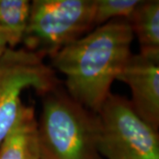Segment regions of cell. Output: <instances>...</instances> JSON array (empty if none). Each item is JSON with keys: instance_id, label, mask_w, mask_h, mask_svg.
<instances>
[{"instance_id": "cell-1", "label": "cell", "mask_w": 159, "mask_h": 159, "mask_svg": "<svg viewBox=\"0 0 159 159\" xmlns=\"http://www.w3.org/2000/svg\"><path fill=\"white\" fill-rule=\"evenodd\" d=\"M134 39L127 20H113L58 51L51 58L52 68L66 76L69 95L97 113L133 54Z\"/></svg>"}, {"instance_id": "cell-2", "label": "cell", "mask_w": 159, "mask_h": 159, "mask_svg": "<svg viewBox=\"0 0 159 159\" xmlns=\"http://www.w3.org/2000/svg\"><path fill=\"white\" fill-rule=\"evenodd\" d=\"M41 97L39 159H103L98 151V114L74 100L61 83Z\"/></svg>"}, {"instance_id": "cell-3", "label": "cell", "mask_w": 159, "mask_h": 159, "mask_svg": "<svg viewBox=\"0 0 159 159\" xmlns=\"http://www.w3.org/2000/svg\"><path fill=\"white\" fill-rule=\"evenodd\" d=\"M93 29V0H34L23 48L51 58Z\"/></svg>"}, {"instance_id": "cell-4", "label": "cell", "mask_w": 159, "mask_h": 159, "mask_svg": "<svg viewBox=\"0 0 159 159\" xmlns=\"http://www.w3.org/2000/svg\"><path fill=\"white\" fill-rule=\"evenodd\" d=\"M103 159H159L158 131L143 121L125 97L111 93L97 112Z\"/></svg>"}, {"instance_id": "cell-5", "label": "cell", "mask_w": 159, "mask_h": 159, "mask_svg": "<svg viewBox=\"0 0 159 159\" xmlns=\"http://www.w3.org/2000/svg\"><path fill=\"white\" fill-rule=\"evenodd\" d=\"M44 57L24 48L9 49L0 58V145L17 119L23 91L42 96L61 83Z\"/></svg>"}, {"instance_id": "cell-6", "label": "cell", "mask_w": 159, "mask_h": 159, "mask_svg": "<svg viewBox=\"0 0 159 159\" xmlns=\"http://www.w3.org/2000/svg\"><path fill=\"white\" fill-rule=\"evenodd\" d=\"M117 80L130 88L129 101L134 111L158 131L159 58L132 54Z\"/></svg>"}, {"instance_id": "cell-7", "label": "cell", "mask_w": 159, "mask_h": 159, "mask_svg": "<svg viewBox=\"0 0 159 159\" xmlns=\"http://www.w3.org/2000/svg\"><path fill=\"white\" fill-rule=\"evenodd\" d=\"M0 159H39L37 119L32 105L23 103L0 145Z\"/></svg>"}, {"instance_id": "cell-8", "label": "cell", "mask_w": 159, "mask_h": 159, "mask_svg": "<svg viewBox=\"0 0 159 159\" xmlns=\"http://www.w3.org/2000/svg\"><path fill=\"white\" fill-rule=\"evenodd\" d=\"M127 20L139 42V53L159 58L158 0H141Z\"/></svg>"}, {"instance_id": "cell-9", "label": "cell", "mask_w": 159, "mask_h": 159, "mask_svg": "<svg viewBox=\"0 0 159 159\" xmlns=\"http://www.w3.org/2000/svg\"><path fill=\"white\" fill-rule=\"evenodd\" d=\"M30 7L31 2L28 0H0V29L7 35L10 49L22 43Z\"/></svg>"}, {"instance_id": "cell-10", "label": "cell", "mask_w": 159, "mask_h": 159, "mask_svg": "<svg viewBox=\"0 0 159 159\" xmlns=\"http://www.w3.org/2000/svg\"><path fill=\"white\" fill-rule=\"evenodd\" d=\"M141 0H93L95 29L118 19L128 20Z\"/></svg>"}, {"instance_id": "cell-11", "label": "cell", "mask_w": 159, "mask_h": 159, "mask_svg": "<svg viewBox=\"0 0 159 159\" xmlns=\"http://www.w3.org/2000/svg\"><path fill=\"white\" fill-rule=\"evenodd\" d=\"M10 49L9 40L6 34L0 29V58L5 55L6 51Z\"/></svg>"}]
</instances>
